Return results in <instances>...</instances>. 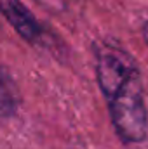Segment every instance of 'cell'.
Here are the masks:
<instances>
[{"label":"cell","mask_w":148,"mask_h":149,"mask_svg":"<svg viewBox=\"0 0 148 149\" xmlns=\"http://www.w3.org/2000/svg\"><path fill=\"white\" fill-rule=\"evenodd\" d=\"M141 35H143V40L147 42V45H148V19L143 23V26H141Z\"/></svg>","instance_id":"obj_4"},{"label":"cell","mask_w":148,"mask_h":149,"mask_svg":"<svg viewBox=\"0 0 148 149\" xmlns=\"http://www.w3.org/2000/svg\"><path fill=\"white\" fill-rule=\"evenodd\" d=\"M96 80L110 113L117 137L124 144H140L148 135V109L141 70L124 49L101 43L94 47Z\"/></svg>","instance_id":"obj_1"},{"label":"cell","mask_w":148,"mask_h":149,"mask_svg":"<svg viewBox=\"0 0 148 149\" xmlns=\"http://www.w3.org/2000/svg\"><path fill=\"white\" fill-rule=\"evenodd\" d=\"M21 106V94L16 87L14 78L0 64V118L14 116Z\"/></svg>","instance_id":"obj_3"},{"label":"cell","mask_w":148,"mask_h":149,"mask_svg":"<svg viewBox=\"0 0 148 149\" xmlns=\"http://www.w3.org/2000/svg\"><path fill=\"white\" fill-rule=\"evenodd\" d=\"M0 14L25 42L35 45L44 38V26L21 0H0Z\"/></svg>","instance_id":"obj_2"},{"label":"cell","mask_w":148,"mask_h":149,"mask_svg":"<svg viewBox=\"0 0 148 149\" xmlns=\"http://www.w3.org/2000/svg\"><path fill=\"white\" fill-rule=\"evenodd\" d=\"M47 2H49V3H52V5L56 3L58 7H65V3H66V0H47Z\"/></svg>","instance_id":"obj_5"}]
</instances>
